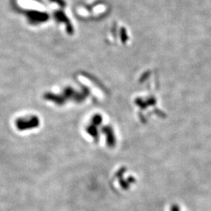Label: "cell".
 I'll use <instances>...</instances> for the list:
<instances>
[{
  "mask_svg": "<svg viewBox=\"0 0 211 211\" xmlns=\"http://www.w3.org/2000/svg\"><path fill=\"white\" fill-rule=\"evenodd\" d=\"M28 17L33 21L40 22V21H44L47 20L48 16L45 13H39V12H30L28 13Z\"/></svg>",
  "mask_w": 211,
  "mask_h": 211,
  "instance_id": "cell-1",
  "label": "cell"
}]
</instances>
